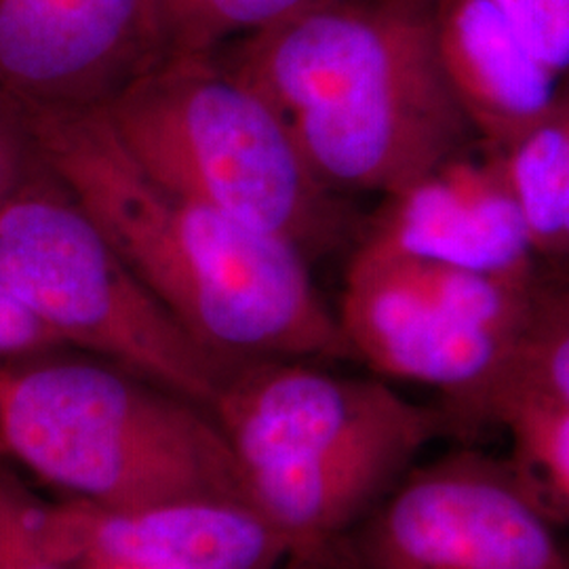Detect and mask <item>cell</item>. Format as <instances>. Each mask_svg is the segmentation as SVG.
Here are the masks:
<instances>
[{"instance_id": "9c48e42d", "label": "cell", "mask_w": 569, "mask_h": 569, "mask_svg": "<svg viewBox=\"0 0 569 569\" xmlns=\"http://www.w3.org/2000/svg\"><path fill=\"white\" fill-rule=\"evenodd\" d=\"M47 545L66 569H281L289 550L251 502L188 500L117 510L47 505Z\"/></svg>"}, {"instance_id": "3957f363", "label": "cell", "mask_w": 569, "mask_h": 569, "mask_svg": "<svg viewBox=\"0 0 569 569\" xmlns=\"http://www.w3.org/2000/svg\"><path fill=\"white\" fill-rule=\"evenodd\" d=\"M49 355L0 363V453L103 509L249 502L207 407L96 357Z\"/></svg>"}, {"instance_id": "8fae6325", "label": "cell", "mask_w": 569, "mask_h": 569, "mask_svg": "<svg viewBox=\"0 0 569 569\" xmlns=\"http://www.w3.org/2000/svg\"><path fill=\"white\" fill-rule=\"evenodd\" d=\"M435 44L479 143L507 150L549 108L559 81L489 0H435Z\"/></svg>"}, {"instance_id": "ffe728a7", "label": "cell", "mask_w": 569, "mask_h": 569, "mask_svg": "<svg viewBox=\"0 0 569 569\" xmlns=\"http://www.w3.org/2000/svg\"><path fill=\"white\" fill-rule=\"evenodd\" d=\"M552 266V268H559V270H563V272H569V262H563V264H545Z\"/></svg>"}, {"instance_id": "5b68a950", "label": "cell", "mask_w": 569, "mask_h": 569, "mask_svg": "<svg viewBox=\"0 0 569 569\" xmlns=\"http://www.w3.org/2000/svg\"><path fill=\"white\" fill-rule=\"evenodd\" d=\"M0 283L61 345L209 411L234 363L169 315L53 173L0 209Z\"/></svg>"}, {"instance_id": "8992f818", "label": "cell", "mask_w": 569, "mask_h": 569, "mask_svg": "<svg viewBox=\"0 0 569 569\" xmlns=\"http://www.w3.org/2000/svg\"><path fill=\"white\" fill-rule=\"evenodd\" d=\"M346 569H569L545 491L477 449L413 467L338 552Z\"/></svg>"}, {"instance_id": "ac0fdd59", "label": "cell", "mask_w": 569, "mask_h": 569, "mask_svg": "<svg viewBox=\"0 0 569 569\" xmlns=\"http://www.w3.org/2000/svg\"><path fill=\"white\" fill-rule=\"evenodd\" d=\"M49 178L26 110L0 96V209Z\"/></svg>"}, {"instance_id": "d6986e66", "label": "cell", "mask_w": 569, "mask_h": 569, "mask_svg": "<svg viewBox=\"0 0 569 569\" xmlns=\"http://www.w3.org/2000/svg\"><path fill=\"white\" fill-rule=\"evenodd\" d=\"M63 348L60 340L0 283V361L30 359Z\"/></svg>"}, {"instance_id": "52a82bcc", "label": "cell", "mask_w": 569, "mask_h": 569, "mask_svg": "<svg viewBox=\"0 0 569 569\" xmlns=\"http://www.w3.org/2000/svg\"><path fill=\"white\" fill-rule=\"evenodd\" d=\"M336 315L355 361L380 378L437 388L456 432L483 427L512 345L456 317L403 258L357 241Z\"/></svg>"}, {"instance_id": "2e32d148", "label": "cell", "mask_w": 569, "mask_h": 569, "mask_svg": "<svg viewBox=\"0 0 569 569\" xmlns=\"http://www.w3.org/2000/svg\"><path fill=\"white\" fill-rule=\"evenodd\" d=\"M47 505L0 467V569H66L47 545Z\"/></svg>"}, {"instance_id": "e0dca14e", "label": "cell", "mask_w": 569, "mask_h": 569, "mask_svg": "<svg viewBox=\"0 0 569 569\" xmlns=\"http://www.w3.org/2000/svg\"><path fill=\"white\" fill-rule=\"evenodd\" d=\"M557 81L569 77V0H489Z\"/></svg>"}, {"instance_id": "6da1fadb", "label": "cell", "mask_w": 569, "mask_h": 569, "mask_svg": "<svg viewBox=\"0 0 569 569\" xmlns=\"http://www.w3.org/2000/svg\"><path fill=\"white\" fill-rule=\"evenodd\" d=\"M26 114L56 180L209 352L226 361H355L296 244L154 180L102 108Z\"/></svg>"}, {"instance_id": "4fadbf2b", "label": "cell", "mask_w": 569, "mask_h": 569, "mask_svg": "<svg viewBox=\"0 0 569 569\" xmlns=\"http://www.w3.org/2000/svg\"><path fill=\"white\" fill-rule=\"evenodd\" d=\"M483 425L505 428L538 488L569 509V409L519 382H500L483 411Z\"/></svg>"}, {"instance_id": "7a4b0ae2", "label": "cell", "mask_w": 569, "mask_h": 569, "mask_svg": "<svg viewBox=\"0 0 569 569\" xmlns=\"http://www.w3.org/2000/svg\"><path fill=\"white\" fill-rule=\"evenodd\" d=\"M435 0H323L216 51L336 192L388 197L479 142L443 74Z\"/></svg>"}, {"instance_id": "9a60e30c", "label": "cell", "mask_w": 569, "mask_h": 569, "mask_svg": "<svg viewBox=\"0 0 569 569\" xmlns=\"http://www.w3.org/2000/svg\"><path fill=\"white\" fill-rule=\"evenodd\" d=\"M171 53H213L323 0H161Z\"/></svg>"}, {"instance_id": "30bf717a", "label": "cell", "mask_w": 569, "mask_h": 569, "mask_svg": "<svg viewBox=\"0 0 569 569\" xmlns=\"http://www.w3.org/2000/svg\"><path fill=\"white\" fill-rule=\"evenodd\" d=\"M359 239L502 279L529 281L538 272L502 154L479 142L385 197Z\"/></svg>"}, {"instance_id": "5bb4252c", "label": "cell", "mask_w": 569, "mask_h": 569, "mask_svg": "<svg viewBox=\"0 0 569 569\" xmlns=\"http://www.w3.org/2000/svg\"><path fill=\"white\" fill-rule=\"evenodd\" d=\"M507 380L569 409V272L538 264Z\"/></svg>"}, {"instance_id": "277c9868", "label": "cell", "mask_w": 569, "mask_h": 569, "mask_svg": "<svg viewBox=\"0 0 569 569\" xmlns=\"http://www.w3.org/2000/svg\"><path fill=\"white\" fill-rule=\"evenodd\" d=\"M102 112L154 180L296 244L310 262L361 234L279 110L218 53H169Z\"/></svg>"}, {"instance_id": "7c38bea8", "label": "cell", "mask_w": 569, "mask_h": 569, "mask_svg": "<svg viewBox=\"0 0 569 569\" xmlns=\"http://www.w3.org/2000/svg\"><path fill=\"white\" fill-rule=\"evenodd\" d=\"M500 154L538 264L569 262V77L547 112Z\"/></svg>"}, {"instance_id": "ba28073f", "label": "cell", "mask_w": 569, "mask_h": 569, "mask_svg": "<svg viewBox=\"0 0 569 569\" xmlns=\"http://www.w3.org/2000/svg\"><path fill=\"white\" fill-rule=\"evenodd\" d=\"M171 53L161 0H0V96L96 110Z\"/></svg>"}]
</instances>
